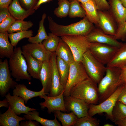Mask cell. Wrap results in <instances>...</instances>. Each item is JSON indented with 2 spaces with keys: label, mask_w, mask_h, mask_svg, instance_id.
Returning <instances> with one entry per match:
<instances>
[{
  "label": "cell",
  "mask_w": 126,
  "mask_h": 126,
  "mask_svg": "<svg viewBox=\"0 0 126 126\" xmlns=\"http://www.w3.org/2000/svg\"><path fill=\"white\" fill-rule=\"evenodd\" d=\"M47 18L50 30L59 37L75 35L86 36L94 28L93 24L86 16L78 22L66 25L57 24L49 16Z\"/></svg>",
  "instance_id": "1"
},
{
  "label": "cell",
  "mask_w": 126,
  "mask_h": 126,
  "mask_svg": "<svg viewBox=\"0 0 126 126\" xmlns=\"http://www.w3.org/2000/svg\"><path fill=\"white\" fill-rule=\"evenodd\" d=\"M106 67L105 75L98 84V104L108 98L120 85L123 84L121 77V68Z\"/></svg>",
  "instance_id": "2"
},
{
  "label": "cell",
  "mask_w": 126,
  "mask_h": 126,
  "mask_svg": "<svg viewBox=\"0 0 126 126\" xmlns=\"http://www.w3.org/2000/svg\"><path fill=\"white\" fill-rule=\"evenodd\" d=\"M97 84L89 77L73 87L70 95L81 99L89 104H97L99 99Z\"/></svg>",
  "instance_id": "3"
},
{
  "label": "cell",
  "mask_w": 126,
  "mask_h": 126,
  "mask_svg": "<svg viewBox=\"0 0 126 126\" xmlns=\"http://www.w3.org/2000/svg\"><path fill=\"white\" fill-rule=\"evenodd\" d=\"M22 52L21 47L15 48L13 55L9 58V68L11 76L17 81L32 80L31 76L28 73L26 61Z\"/></svg>",
  "instance_id": "4"
},
{
  "label": "cell",
  "mask_w": 126,
  "mask_h": 126,
  "mask_svg": "<svg viewBox=\"0 0 126 126\" xmlns=\"http://www.w3.org/2000/svg\"><path fill=\"white\" fill-rule=\"evenodd\" d=\"M81 62L89 77L98 84L105 74L106 66L98 60L89 49L84 54Z\"/></svg>",
  "instance_id": "5"
},
{
  "label": "cell",
  "mask_w": 126,
  "mask_h": 126,
  "mask_svg": "<svg viewBox=\"0 0 126 126\" xmlns=\"http://www.w3.org/2000/svg\"><path fill=\"white\" fill-rule=\"evenodd\" d=\"M70 65L69 75L64 88V97L70 95V91L73 87L89 77L81 62L75 61Z\"/></svg>",
  "instance_id": "6"
},
{
  "label": "cell",
  "mask_w": 126,
  "mask_h": 126,
  "mask_svg": "<svg viewBox=\"0 0 126 126\" xmlns=\"http://www.w3.org/2000/svg\"><path fill=\"white\" fill-rule=\"evenodd\" d=\"M70 47L76 61L81 62L84 53L91 44L86 36L81 35L63 36L60 37Z\"/></svg>",
  "instance_id": "7"
},
{
  "label": "cell",
  "mask_w": 126,
  "mask_h": 126,
  "mask_svg": "<svg viewBox=\"0 0 126 126\" xmlns=\"http://www.w3.org/2000/svg\"><path fill=\"white\" fill-rule=\"evenodd\" d=\"M124 84H123L120 85L113 94L98 105L89 104V109L88 112V115L93 117L97 114L105 113L108 118L113 122L112 110Z\"/></svg>",
  "instance_id": "8"
},
{
  "label": "cell",
  "mask_w": 126,
  "mask_h": 126,
  "mask_svg": "<svg viewBox=\"0 0 126 126\" xmlns=\"http://www.w3.org/2000/svg\"><path fill=\"white\" fill-rule=\"evenodd\" d=\"M119 48L97 42L91 43L89 49L93 55L104 65H107Z\"/></svg>",
  "instance_id": "9"
},
{
  "label": "cell",
  "mask_w": 126,
  "mask_h": 126,
  "mask_svg": "<svg viewBox=\"0 0 126 126\" xmlns=\"http://www.w3.org/2000/svg\"><path fill=\"white\" fill-rule=\"evenodd\" d=\"M9 62L6 59L0 61V95L2 97L5 96L10 89H14L18 84L11 77Z\"/></svg>",
  "instance_id": "10"
},
{
  "label": "cell",
  "mask_w": 126,
  "mask_h": 126,
  "mask_svg": "<svg viewBox=\"0 0 126 126\" xmlns=\"http://www.w3.org/2000/svg\"><path fill=\"white\" fill-rule=\"evenodd\" d=\"M64 100L67 112H73L78 118L88 115L89 104L83 100L70 95L64 97Z\"/></svg>",
  "instance_id": "11"
},
{
  "label": "cell",
  "mask_w": 126,
  "mask_h": 126,
  "mask_svg": "<svg viewBox=\"0 0 126 126\" xmlns=\"http://www.w3.org/2000/svg\"><path fill=\"white\" fill-rule=\"evenodd\" d=\"M86 37L90 43L105 44L119 48L123 43L118 41L114 36L105 33L100 28H94Z\"/></svg>",
  "instance_id": "12"
},
{
  "label": "cell",
  "mask_w": 126,
  "mask_h": 126,
  "mask_svg": "<svg viewBox=\"0 0 126 126\" xmlns=\"http://www.w3.org/2000/svg\"><path fill=\"white\" fill-rule=\"evenodd\" d=\"M64 91L60 95L55 96L49 97L46 94L39 96L41 98H43L45 101L39 103L41 108H45L47 109V112L49 114L55 111L60 110L67 112L64 103L63 94Z\"/></svg>",
  "instance_id": "13"
},
{
  "label": "cell",
  "mask_w": 126,
  "mask_h": 126,
  "mask_svg": "<svg viewBox=\"0 0 126 126\" xmlns=\"http://www.w3.org/2000/svg\"><path fill=\"white\" fill-rule=\"evenodd\" d=\"M98 13L99 17L98 27L106 34L115 36L118 26L109 10H98Z\"/></svg>",
  "instance_id": "14"
},
{
  "label": "cell",
  "mask_w": 126,
  "mask_h": 126,
  "mask_svg": "<svg viewBox=\"0 0 126 126\" xmlns=\"http://www.w3.org/2000/svg\"><path fill=\"white\" fill-rule=\"evenodd\" d=\"M22 50L33 58L42 62L49 60L52 52L47 50L42 43L27 44L22 46Z\"/></svg>",
  "instance_id": "15"
},
{
  "label": "cell",
  "mask_w": 126,
  "mask_h": 126,
  "mask_svg": "<svg viewBox=\"0 0 126 126\" xmlns=\"http://www.w3.org/2000/svg\"><path fill=\"white\" fill-rule=\"evenodd\" d=\"M55 52H52L50 60L52 70V80L51 91L48 94L49 97L58 96L64 91V88L60 81V75L57 67Z\"/></svg>",
  "instance_id": "16"
},
{
  "label": "cell",
  "mask_w": 126,
  "mask_h": 126,
  "mask_svg": "<svg viewBox=\"0 0 126 126\" xmlns=\"http://www.w3.org/2000/svg\"><path fill=\"white\" fill-rule=\"evenodd\" d=\"M5 97L8 102L12 110L18 115L21 114H27L30 111L36 110V109L26 106L24 100L20 96L15 95L12 96L8 92Z\"/></svg>",
  "instance_id": "17"
},
{
  "label": "cell",
  "mask_w": 126,
  "mask_h": 126,
  "mask_svg": "<svg viewBox=\"0 0 126 126\" xmlns=\"http://www.w3.org/2000/svg\"><path fill=\"white\" fill-rule=\"evenodd\" d=\"M109 11L115 19L118 27L126 20V8L119 0H108Z\"/></svg>",
  "instance_id": "18"
},
{
  "label": "cell",
  "mask_w": 126,
  "mask_h": 126,
  "mask_svg": "<svg viewBox=\"0 0 126 126\" xmlns=\"http://www.w3.org/2000/svg\"><path fill=\"white\" fill-rule=\"evenodd\" d=\"M40 80L44 92L48 94L50 92L52 80V70L50 60L43 62L41 69Z\"/></svg>",
  "instance_id": "19"
},
{
  "label": "cell",
  "mask_w": 126,
  "mask_h": 126,
  "mask_svg": "<svg viewBox=\"0 0 126 126\" xmlns=\"http://www.w3.org/2000/svg\"><path fill=\"white\" fill-rule=\"evenodd\" d=\"M21 6L19 0H12L8 7L11 15L16 20H24L35 12L34 10H27Z\"/></svg>",
  "instance_id": "20"
},
{
  "label": "cell",
  "mask_w": 126,
  "mask_h": 126,
  "mask_svg": "<svg viewBox=\"0 0 126 126\" xmlns=\"http://www.w3.org/2000/svg\"><path fill=\"white\" fill-rule=\"evenodd\" d=\"M22 53L26 61L28 72L33 78L40 80V72L43 62L35 59L23 51Z\"/></svg>",
  "instance_id": "21"
},
{
  "label": "cell",
  "mask_w": 126,
  "mask_h": 126,
  "mask_svg": "<svg viewBox=\"0 0 126 126\" xmlns=\"http://www.w3.org/2000/svg\"><path fill=\"white\" fill-rule=\"evenodd\" d=\"M13 95L20 96L24 100L25 104L27 103L28 100L31 98L44 94H47L44 91L42 88L40 91H34L28 89L24 84H19L17 85L13 89Z\"/></svg>",
  "instance_id": "22"
},
{
  "label": "cell",
  "mask_w": 126,
  "mask_h": 126,
  "mask_svg": "<svg viewBox=\"0 0 126 126\" xmlns=\"http://www.w3.org/2000/svg\"><path fill=\"white\" fill-rule=\"evenodd\" d=\"M24 117L19 116L11 109L9 106L7 110L0 115V126H20L19 122L25 120Z\"/></svg>",
  "instance_id": "23"
},
{
  "label": "cell",
  "mask_w": 126,
  "mask_h": 126,
  "mask_svg": "<svg viewBox=\"0 0 126 126\" xmlns=\"http://www.w3.org/2000/svg\"><path fill=\"white\" fill-rule=\"evenodd\" d=\"M7 32H0V57L10 58L14 53L13 46L8 40Z\"/></svg>",
  "instance_id": "24"
},
{
  "label": "cell",
  "mask_w": 126,
  "mask_h": 126,
  "mask_svg": "<svg viewBox=\"0 0 126 126\" xmlns=\"http://www.w3.org/2000/svg\"><path fill=\"white\" fill-rule=\"evenodd\" d=\"M126 66V42L119 48L106 66L121 68Z\"/></svg>",
  "instance_id": "25"
},
{
  "label": "cell",
  "mask_w": 126,
  "mask_h": 126,
  "mask_svg": "<svg viewBox=\"0 0 126 126\" xmlns=\"http://www.w3.org/2000/svg\"><path fill=\"white\" fill-rule=\"evenodd\" d=\"M55 53L56 56L70 64L75 61L70 47L61 37Z\"/></svg>",
  "instance_id": "26"
},
{
  "label": "cell",
  "mask_w": 126,
  "mask_h": 126,
  "mask_svg": "<svg viewBox=\"0 0 126 126\" xmlns=\"http://www.w3.org/2000/svg\"><path fill=\"white\" fill-rule=\"evenodd\" d=\"M80 4L85 11L86 16L88 20L98 27L99 22L98 9L93 0Z\"/></svg>",
  "instance_id": "27"
},
{
  "label": "cell",
  "mask_w": 126,
  "mask_h": 126,
  "mask_svg": "<svg viewBox=\"0 0 126 126\" xmlns=\"http://www.w3.org/2000/svg\"><path fill=\"white\" fill-rule=\"evenodd\" d=\"M39 113L36 110L30 111L27 114L24 116L27 120H35L43 126H61L57 121L56 115L54 114L55 118L52 120L43 118L39 116Z\"/></svg>",
  "instance_id": "28"
},
{
  "label": "cell",
  "mask_w": 126,
  "mask_h": 126,
  "mask_svg": "<svg viewBox=\"0 0 126 126\" xmlns=\"http://www.w3.org/2000/svg\"><path fill=\"white\" fill-rule=\"evenodd\" d=\"M56 63L60 76L61 83L64 88L69 75L70 64L58 56L56 58Z\"/></svg>",
  "instance_id": "29"
},
{
  "label": "cell",
  "mask_w": 126,
  "mask_h": 126,
  "mask_svg": "<svg viewBox=\"0 0 126 126\" xmlns=\"http://www.w3.org/2000/svg\"><path fill=\"white\" fill-rule=\"evenodd\" d=\"M59 110L53 112L63 126H74L78 118L73 112L66 113L61 112Z\"/></svg>",
  "instance_id": "30"
},
{
  "label": "cell",
  "mask_w": 126,
  "mask_h": 126,
  "mask_svg": "<svg viewBox=\"0 0 126 126\" xmlns=\"http://www.w3.org/2000/svg\"><path fill=\"white\" fill-rule=\"evenodd\" d=\"M46 16L45 13L43 14L42 19L39 22L37 34L35 36L28 38V41L29 42L32 43H42V41L48 37V35L46 32L44 25V20Z\"/></svg>",
  "instance_id": "31"
},
{
  "label": "cell",
  "mask_w": 126,
  "mask_h": 126,
  "mask_svg": "<svg viewBox=\"0 0 126 126\" xmlns=\"http://www.w3.org/2000/svg\"><path fill=\"white\" fill-rule=\"evenodd\" d=\"M68 15L70 18L79 17L83 18L86 17V14L80 3L76 0H74L70 2Z\"/></svg>",
  "instance_id": "32"
},
{
  "label": "cell",
  "mask_w": 126,
  "mask_h": 126,
  "mask_svg": "<svg viewBox=\"0 0 126 126\" xmlns=\"http://www.w3.org/2000/svg\"><path fill=\"white\" fill-rule=\"evenodd\" d=\"M33 23L30 21L16 20L7 32L9 34L27 30L33 25Z\"/></svg>",
  "instance_id": "33"
},
{
  "label": "cell",
  "mask_w": 126,
  "mask_h": 126,
  "mask_svg": "<svg viewBox=\"0 0 126 126\" xmlns=\"http://www.w3.org/2000/svg\"><path fill=\"white\" fill-rule=\"evenodd\" d=\"M58 7L53 11L54 14L60 18H65L68 15L70 2L68 0H60L58 1Z\"/></svg>",
  "instance_id": "34"
},
{
  "label": "cell",
  "mask_w": 126,
  "mask_h": 126,
  "mask_svg": "<svg viewBox=\"0 0 126 126\" xmlns=\"http://www.w3.org/2000/svg\"><path fill=\"white\" fill-rule=\"evenodd\" d=\"M60 37L51 32L42 43L45 48L52 52H55L59 45Z\"/></svg>",
  "instance_id": "35"
},
{
  "label": "cell",
  "mask_w": 126,
  "mask_h": 126,
  "mask_svg": "<svg viewBox=\"0 0 126 126\" xmlns=\"http://www.w3.org/2000/svg\"><path fill=\"white\" fill-rule=\"evenodd\" d=\"M113 122L126 117V105L117 101L112 111Z\"/></svg>",
  "instance_id": "36"
},
{
  "label": "cell",
  "mask_w": 126,
  "mask_h": 126,
  "mask_svg": "<svg viewBox=\"0 0 126 126\" xmlns=\"http://www.w3.org/2000/svg\"><path fill=\"white\" fill-rule=\"evenodd\" d=\"M33 33L32 30H27L9 34L8 37L11 44L13 47H16L19 41L24 38L32 37Z\"/></svg>",
  "instance_id": "37"
},
{
  "label": "cell",
  "mask_w": 126,
  "mask_h": 126,
  "mask_svg": "<svg viewBox=\"0 0 126 126\" xmlns=\"http://www.w3.org/2000/svg\"><path fill=\"white\" fill-rule=\"evenodd\" d=\"M88 115L78 118L74 126H99V120Z\"/></svg>",
  "instance_id": "38"
},
{
  "label": "cell",
  "mask_w": 126,
  "mask_h": 126,
  "mask_svg": "<svg viewBox=\"0 0 126 126\" xmlns=\"http://www.w3.org/2000/svg\"><path fill=\"white\" fill-rule=\"evenodd\" d=\"M11 15L0 23V32H7L8 29L16 20Z\"/></svg>",
  "instance_id": "39"
},
{
  "label": "cell",
  "mask_w": 126,
  "mask_h": 126,
  "mask_svg": "<svg viewBox=\"0 0 126 126\" xmlns=\"http://www.w3.org/2000/svg\"><path fill=\"white\" fill-rule=\"evenodd\" d=\"M114 36L117 40H120L124 41L126 37V20L122 25L118 27Z\"/></svg>",
  "instance_id": "40"
},
{
  "label": "cell",
  "mask_w": 126,
  "mask_h": 126,
  "mask_svg": "<svg viewBox=\"0 0 126 126\" xmlns=\"http://www.w3.org/2000/svg\"><path fill=\"white\" fill-rule=\"evenodd\" d=\"M19 0L21 5L27 10H34V8L38 1L37 0Z\"/></svg>",
  "instance_id": "41"
},
{
  "label": "cell",
  "mask_w": 126,
  "mask_h": 126,
  "mask_svg": "<svg viewBox=\"0 0 126 126\" xmlns=\"http://www.w3.org/2000/svg\"><path fill=\"white\" fill-rule=\"evenodd\" d=\"M98 10H109V8L108 2L106 0H93Z\"/></svg>",
  "instance_id": "42"
},
{
  "label": "cell",
  "mask_w": 126,
  "mask_h": 126,
  "mask_svg": "<svg viewBox=\"0 0 126 126\" xmlns=\"http://www.w3.org/2000/svg\"><path fill=\"white\" fill-rule=\"evenodd\" d=\"M117 101L126 105V84H124L123 88L118 96Z\"/></svg>",
  "instance_id": "43"
},
{
  "label": "cell",
  "mask_w": 126,
  "mask_h": 126,
  "mask_svg": "<svg viewBox=\"0 0 126 126\" xmlns=\"http://www.w3.org/2000/svg\"><path fill=\"white\" fill-rule=\"evenodd\" d=\"M10 15L8 7L0 8V23Z\"/></svg>",
  "instance_id": "44"
},
{
  "label": "cell",
  "mask_w": 126,
  "mask_h": 126,
  "mask_svg": "<svg viewBox=\"0 0 126 126\" xmlns=\"http://www.w3.org/2000/svg\"><path fill=\"white\" fill-rule=\"evenodd\" d=\"M39 122H38L33 121L32 120L21 122L20 124L21 126H39Z\"/></svg>",
  "instance_id": "45"
},
{
  "label": "cell",
  "mask_w": 126,
  "mask_h": 126,
  "mask_svg": "<svg viewBox=\"0 0 126 126\" xmlns=\"http://www.w3.org/2000/svg\"><path fill=\"white\" fill-rule=\"evenodd\" d=\"M12 0H0V8L8 7Z\"/></svg>",
  "instance_id": "46"
},
{
  "label": "cell",
  "mask_w": 126,
  "mask_h": 126,
  "mask_svg": "<svg viewBox=\"0 0 126 126\" xmlns=\"http://www.w3.org/2000/svg\"><path fill=\"white\" fill-rule=\"evenodd\" d=\"M121 75L123 83L126 84V66L121 68Z\"/></svg>",
  "instance_id": "47"
},
{
  "label": "cell",
  "mask_w": 126,
  "mask_h": 126,
  "mask_svg": "<svg viewBox=\"0 0 126 126\" xmlns=\"http://www.w3.org/2000/svg\"><path fill=\"white\" fill-rule=\"evenodd\" d=\"M114 122L118 126H126V117L117 120Z\"/></svg>",
  "instance_id": "48"
},
{
  "label": "cell",
  "mask_w": 126,
  "mask_h": 126,
  "mask_svg": "<svg viewBox=\"0 0 126 126\" xmlns=\"http://www.w3.org/2000/svg\"><path fill=\"white\" fill-rule=\"evenodd\" d=\"M52 0H38V1L36 4L34 8V10H36L40 7L42 4L46 2H49Z\"/></svg>",
  "instance_id": "49"
},
{
  "label": "cell",
  "mask_w": 126,
  "mask_h": 126,
  "mask_svg": "<svg viewBox=\"0 0 126 126\" xmlns=\"http://www.w3.org/2000/svg\"><path fill=\"white\" fill-rule=\"evenodd\" d=\"M9 106L8 102L6 98L3 100L0 101V107H5L8 108Z\"/></svg>",
  "instance_id": "50"
},
{
  "label": "cell",
  "mask_w": 126,
  "mask_h": 126,
  "mask_svg": "<svg viewBox=\"0 0 126 126\" xmlns=\"http://www.w3.org/2000/svg\"><path fill=\"white\" fill-rule=\"evenodd\" d=\"M76 0L81 4H84L86 3L89 1L92 0Z\"/></svg>",
  "instance_id": "51"
},
{
  "label": "cell",
  "mask_w": 126,
  "mask_h": 126,
  "mask_svg": "<svg viewBox=\"0 0 126 126\" xmlns=\"http://www.w3.org/2000/svg\"><path fill=\"white\" fill-rule=\"evenodd\" d=\"M123 5L126 8V0H119Z\"/></svg>",
  "instance_id": "52"
},
{
  "label": "cell",
  "mask_w": 126,
  "mask_h": 126,
  "mask_svg": "<svg viewBox=\"0 0 126 126\" xmlns=\"http://www.w3.org/2000/svg\"><path fill=\"white\" fill-rule=\"evenodd\" d=\"M103 126H114V125L112 124H109V123H106L104 124Z\"/></svg>",
  "instance_id": "53"
},
{
  "label": "cell",
  "mask_w": 126,
  "mask_h": 126,
  "mask_svg": "<svg viewBox=\"0 0 126 126\" xmlns=\"http://www.w3.org/2000/svg\"><path fill=\"white\" fill-rule=\"evenodd\" d=\"M68 0L70 2H71L73 0Z\"/></svg>",
  "instance_id": "54"
},
{
  "label": "cell",
  "mask_w": 126,
  "mask_h": 126,
  "mask_svg": "<svg viewBox=\"0 0 126 126\" xmlns=\"http://www.w3.org/2000/svg\"><path fill=\"white\" fill-rule=\"evenodd\" d=\"M124 41H125L126 42V37Z\"/></svg>",
  "instance_id": "55"
},
{
  "label": "cell",
  "mask_w": 126,
  "mask_h": 126,
  "mask_svg": "<svg viewBox=\"0 0 126 126\" xmlns=\"http://www.w3.org/2000/svg\"><path fill=\"white\" fill-rule=\"evenodd\" d=\"M58 1L60 0H57Z\"/></svg>",
  "instance_id": "56"
}]
</instances>
